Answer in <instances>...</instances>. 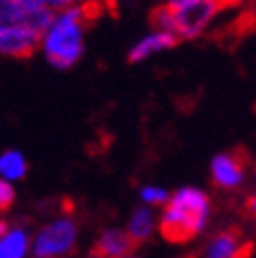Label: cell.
<instances>
[{
  "label": "cell",
  "mask_w": 256,
  "mask_h": 258,
  "mask_svg": "<svg viewBox=\"0 0 256 258\" xmlns=\"http://www.w3.org/2000/svg\"><path fill=\"white\" fill-rule=\"evenodd\" d=\"M88 7L74 5L55 13L53 23L40 38V53L55 70H70L84 55Z\"/></svg>",
  "instance_id": "obj_1"
},
{
  "label": "cell",
  "mask_w": 256,
  "mask_h": 258,
  "mask_svg": "<svg viewBox=\"0 0 256 258\" xmlns=\"http://www.w3.org/2000/svg\"><path fill=\"white\" fill-rule=\"evenodd\" d=\"M210 216V198L198 187L174 191L160 216V233L168 243H187L196 239Z\"/></svg>",
  "instance_id": "obj_2"
},
{
  "label": "cell",
  "mask_w": 256,
  "mask_h": 258,
  "mask_svg": "<svg viewBox=\"0 0 256 258\" xmlns=\"http://www.w3.org/2000/svg\"><path fill=\"white\" fill-rule=\"evenodd\" d=\"M237 0H198L196 5L185 7L181 11H172L174 15V36L178 40H194L210 28L214 17L223 9Z\"/></svg>",
  "instance_id": "obj_3"
},
{
  "label": "cell",
  "mask_w": 256,
  "mask_h": 258,
  "mask_svg": "<svg viewBox=\"0 0 256 258\" xmlns=\"http://www.w3.org/2000/svg\"><path fill=\"white\" fill-rule=\"evenodd\" d=\"M76 239H78V225L74 218H57L38 233L34 254L36 258H66L76 250Z\"/></svg>",
  "instance_id": "obj_4"
},
{
  "label": "cell",
  "mask_w": 256,
  "mask_h": 258,
  "mask_svg": "<svg viewBox=\"0 0 256 258\" xmlns=\"http://www.w3.org/2000/svg\"><path fill=\"white\" fill-rule=\"evenodd\" d=\"M248 153L235 149V151H223L219 156L212 158L210 164V174L214 187H219L223 191H233L241 187V183L246 180L248 174Z\"/></svg>",
  "instance_id": "obj_5"
},
{
  "label": "cell",
  "mask_w": 256,
  "mask_h": 258,
  "mask_svg": "<svg viewBox=\"0 0 256 258\" xmlns=\"http://www.w3.org/2000/svg\"><path fill=\"white\" fill-rule=\"evenodd\" d=\"M40 38L42 36L28 23V19L21 23H0V57H30L36 48H40Z\"/></svg>",
  "instance_id": "obj_6"
},
{
  "label": "cell",
  "mask_w": 256,
  "mask_h": 258,
  "mask_svg": "<svg viewBox=\"0 0 256 258\" xmlns=\"http://www.w3.org/2000/svg\"><path fill=\"white\" fill-rule=\"evenodd\" d=\"M254 254V243L244 239L239 227H229L214 233L206 243L204 258H250Z\"/></svg>",
  "instance_id": "obj_7"
},
{
  "label": "cell",
  "mask_w": 256,
  "mask_h": 258,
  "mask_svg": "<svg viewBox=\"0 0 256 258\" xmlns=\"http://www.w3.org/2000/svg\"><path fill=\"white\" fill-rule=\"evenodd\" d=\"M178 42V38L170 32H160V30H151L149 34H145L143 38L133 44V48L128 50V61L131 63H141V61H147L153 55H160L164 50L172 48Z\"/></svg>",
  "instance_id": "obj_8"
},
{
  "label": "cell",
  "mask_w": 256,
  "mask_h": 258,
  "mask_svg": "<svg viewBox=\"0 0 256 258\" xmlns=\"http://www.w3.org/2000/svg\"><path fill=\"white\" fill-rule=\"evenodd\" d=\"M137 250V246L133 243V239L128 237L126 231L120 229H107L101 233V237L97 239L95 248L91 250L93 258H128V254H133Z\"/></svg>",
  "instance_id": "obj_9"
},
{
  "label": "cell",
  "mask_w": 256,
  "mask_h": 258,
  "mask_svg": "<svg viewBox=\"0 0 256 258\" xmlns=\"http://www.w3.org/2000/svg\"><path fill=\"white\" fill-rule=\"evenodd\" d=\"M153 229H156V214H153V208H149V206H139V208H135L131 221H128L126 233L137 248L143 246L145 241H149Z\"/></svg>",
  "instance_id": "obj_10"
},
{
  "label": "cell",
  "mask_w": 256,
  "mask_h": 258,
  "mask_svg": "<svg viewBox=\"0 0 256 258\" xmlns=\"http://www.w3.org/2000/svg\"><path fill=\"white\" fill-rule=\"evenodd\" d=\"M28 174V160L17 149H7L0 153V178L5 180H21Z\"/></svg>",
  "instance_id": "obj_11"
},
{
  "label": "cell",
  "mask_w": 256,
  "mask_h": 258,
  "mask_svg": "<svg viewBox=\"0 0 256 258\" xmlns=\"http://www.w3.org/2000/svg\"><path fill=\"white\" fill-rule=\"evenodd\" d=\"M30 246V235L28 231L15 227L11 229L7 237L0 239V258H23Z\"/></svg>",
  "instance_id": "obj_12"
},
{
  "label": "cell",
  "mask_w": 256,
  "mask_h": 258,
  "mask_svg": "<svg viewBox=\"0 0 256 258\" xmlns=\"http://www.w3.org/2000/svg\"><path fill=\"white\" fill-rule=\"evenodd\" d=\"M28 13L19 0H0V23H21L28 19Z\"/></svg>",
  "instance_id": "obj_13"
},
{
  "label": "cell",
  "mask_w": 256,
  "mask_h": 258,
  "mask_svg": "<svg viewBox=\"0 0 256 258\" xmlns=\"http://www.w3.org/2000/svg\"><path fill=\"white\" fill-rule=\"evenodd\" d=\"M19 3L25 7V11H53L59 13L63 9H70L74 5H78V0H19Z\"/></svg>",
  "instance_id": "obj_14"
},
{
  "label": "cell",
  "mask_w": 256,
  "mask_h": 258,
  "mask_svg": "<svg viewBox=\"0 0 256 258\" xmlns=\"http://www.w3.org/2000/svg\"><path fill=\"white\" fill-rule=\"evenodd\" d=\"M141 200L145 202V206H149V208H158V206H164L168 204L170 200V193L162 189V187H156V185H147L141 189Z\"/></svg>",
  "instance_id": "obj_15"
},
{
  "label": "cell",
  "mask_w": 256,
  "mask_h": 258,
  "mask_svg": "<svg viewBox=\"0 0 256 258\" xmlns=\"http://www.w3.org/2000/svg\"><path fill=\"white\" fill-rule=\"evenodd\" d=\"M15 204V189L9 180L0 178V212L11 210V206Z\"/></svg>",
  "instance_id": "obj_16"
},
{
  "label": "cell",
  "mask_w": 256,
  "mask_h": 258,
  "mask_svg": "<svg viewBox=\"0 0 256 258\" xmlns=\"http://www.w3.org/2000/svg\"><path fill=\"white\" fill-rule=\"evenodd\" d=\"M246 214L256 223V196H250V198L246 200Z\"/></svg>",
  "instance_id": "obj_17"
},
{
  "label": "cell",
  "mask_w": 256,
  "mask_h": 258,
  "mask_svg": "<svg viewBox=\"0 0 256 258\" xmlns=\"http://www.w3.org/2000/svg\"><path fill=\"white\" fill-rule=\"evenodd\" d=\"M9 223L7 221H3V218H0V239H3V237H7V233H9Z\"/></svg>",
  "instance_id": "obj_18"
},
{
  "label": "cell",
  "mask_w": 256,
  "mask_h": 258,
  "mask_svg": "<svg viewBox=\"0 0 256 258\" xmlns=\"http://www.w3.org/2000/svg\"><path fill=\"white\" fill-rule=\"evenodd\" d=\"M93 3H99V0H78V5H84V7L93 5Z\"/></svg>",
  "instance_id": "obj_19"
}]
</instances>
